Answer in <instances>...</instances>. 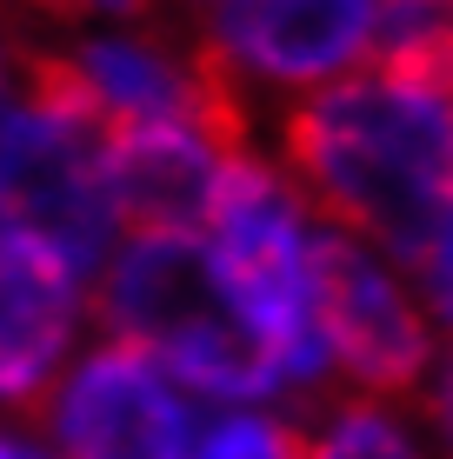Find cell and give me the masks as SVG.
Returning <instances> with one entry per match:
<instances>
[{"label": "cell", "mask_w": 453, "mask_h": 459, "mask_svg": "<svg viewBox=\"0 0 453 459\" xmlns=\"http://www.w3.org/2000/svg\"><path fill=\"white\" fill-rule=\"evenodd\" d=\"M314 280L334 379H347L367 400H420L433 367L447 359V340L420 299L414 266H400L394 253L353 240L340 227H320Z\"/></svg>", "instance_id": "277c9868"}, {"label": "cell", "mask_w": 453, "mask_h": 459, "mask_svg": "<svg viewBox=\"0 0 453 459\" xmlns=\"http://www.w3.org/2000/svg\"><path fill=\"white\" fill-rule=\"evenodd\" d=\"M194 459H307V426L227 406V413L194 439Z\"/></svg>", "instance_id": "7c38bea8"}, {"label": "cell", "mask_w": 453, "mask_h": 459, "mask_svg": "<svg viewBox=\"0 0 453 459\" xmlns=\"http://www.w3.org/2000/svg\"><path fill=\"white\" fill-rule=\"evenodd\" d=\"M60 459H194L180 379H167L147 353L107 340L81 353L40 406Z\"/></svg>", "instance_id": "8992f818"}, {"label": "cell", "mask_w": 453, "mask_h": 459, "mask_svg": "<svg viewBox=\"0 0 453 459\" xmlns=\"http://www.w3.org/2000/svg\"><path fill=\"white\" fill-rule=\"evenodd\" d=\"M380 0H213L207 40L247 87H334L373 67Z\"/></svg>", "instance_id": "52a82bcc"}, {"label": "cell", "mask_w": 453, "mask_h": 459, "mask_svg": "<svg viewBox=\"0 0 453 459\" xmlns=\"http://www.w3.org/2000/svg\"><path fill=\"white\" fill-rule=\"evenodd\" d=\"M227 160L233 153L213 134H200V126H127V134H107V180H114V207H120L127 240H140V233L207 240Z\"/></svg>", "instance_id": "9c48e42d"}, {"label": "cell", "mask_w": 453, "mask_h": 459, "mask_svg": "<svg viewBox=\"0 0 453 459\" xmlns=\"http://www.w3.org/2000/svg\"><path fill=\"white\" fill-rule=\"evenodd\" d=\"M13 114H21V100H13V67H7V54H0V147H7V134H13Z\"/></svg>", "instance_id": "9a60e30c"}, {"label": "cell", "mask_w": 453, "mask_h": 459, "mask_svg": "<svg viewBox=\"0 0 453 459\" xmlns=\"http://www.w3.org/2000/svg\"><path fill=\"white\" fill-rule=\"evenodd\" d=\"M100 320L120 346L147 353L167 379H180L200 400L254 406L287 393L274 346L247 326L207 240L140 233V240L114 247L100 280Z\"/></svg>", "instance_id": "7a4b0ae2"}, {"label": "cell", "mask_w": 453, "mask_h": 459, "mask_svg": "<svg viewBox=\"0 0 453 459\" xmlns=\"http://www.w3.org/2000/svg\"><path fill=\"white\" fill-rule=\"evenodd\" d=\"M81 333V266L0 220V406L40 413Z\"/></svg>", "instance_id": "ba28073f"}, {"label": "cell", "mask_w": 453, "mask_h": 459, "mask_svg": "<svg viewBox=\"0 0 453 459\" xmlns=\"http://www.w3.org/2000/svg\"><path fill=\"white\" fill-rule=\"evenodd\" d=\"M0 459H54L47 446H34V439H21V433H7L0 426Z\"/></svg>", "instance_id": "2e32d148"}, {"label": "cell", "mask_w": 453, "mask_h": 459, "mask_svg": "<svg viewBox=\"0 0 453 459\" xmlns=\"http://www.w3.org/2000/svg\"><path fill=\"white\" fill-rule=\"evenodd\" d=\"M414 280H420V299H427L440 340L453 346V207H447L440 227L427 233V247L414 253Z\"/></svg>", "instance_id": "4fadbf2b"}, {"label": "cell", "mask_w": 453, "mask_h": 459, "mask_svg": "<svg viewBox=\"0 0 453 459\" xmlns=\"http://www.w3.org/2000/svg\"><path fill=\"white\" fill-rule=\"evenodd\" d=\"M373 67L453 87V0H380V13H373Z\"/></svg>", "instance_id": "8fae6325"}, {"label": "cell", "mask_w": 453, "mask_h": 459, "mask_svg": "<svg viewBox=\"0 0 453 459\" xmlns=\"http://www.w3.org/2000/svg\"><path fill=\"white\" fill-rule=\"evenodd\" d=\"M207 247L221 260L227 293L240 299L247 326L274 346L287 386H314V379L334 373L320 340V280H314L320 233L307 227L301 186L274 160H260L254 147L227 160Z\"/></svg>", "instance_id": "3957f363"}, {"label": "cell", "mask_w": 453, "mask_h": 459, "mask_svg": "<svg viewBox=\"0 0 453 459\" xmlns=\"http://www.w3.org/2000/svg\"><path fill=\"white\" fill-rule=\"evenodd\" d=\"M420 426H427L433 453L453 459V346H447V359H440V367H433L427 393H420Z\"/></svg>", "instance_id": "5bb4252c"}, {"label": "cell", "mask_w": 453, "mask_h": 459, "mask_svg": "<svg viewBox=\"0 0 453 459\" xmlns=\"http://www.w3.org/2000/svg\"><path fill=\"white\" fill-rule=\"evenodd\" d=\"M280 173L327 227L414 266L453 207V87L361 67L280 114Z\"/></svg>", "instance_id": "6da1fadb"}, {"label": "cell", "mask_w": 453, "mask_h": 459, "mask_svg": "<svg viewBox=\"0 0 453 459\" xmlns=\"http://www.w3.org/2000/svg\"><path fill=\"white\" fill-rule=\"evenodd\" d=\"M307 459H440L400 400H367V393H347L320 413V426L307 433Z\"/></svg>", "instance_id": "30bf717a"}, {"label": "cell", "mask_w": 453, "mask_h": 459, "mask_svg": "<svg viewBox=\"0 0 453 459\" xmlns=\"http://www.w3.org/2000/svg\"><path fill=\"white\" fill-rule=\"evenodd\" d=\"M0 220L34 233L87 273L93 260H114V180H107V134L67 107H47L21 93L13 134L0 147Z\"/></svg>", "instance_id": "5b68a950"}]
</instances>
